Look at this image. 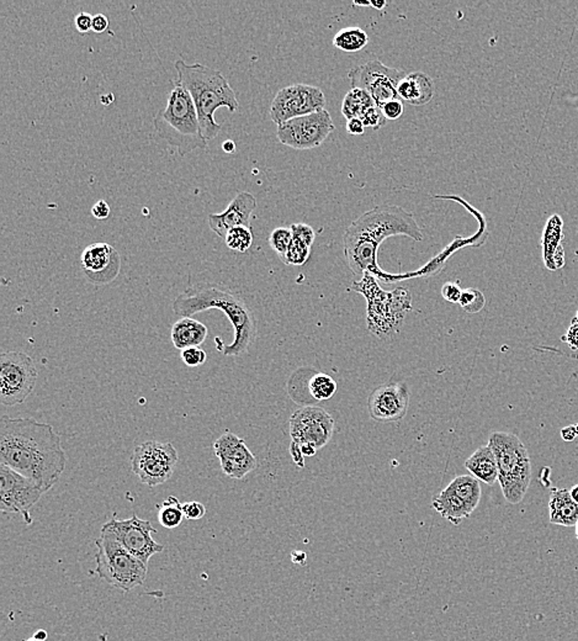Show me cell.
I'll return each mask as SVG.
<instances>
[{
  "mask_svg": "<svg viewBox=\"0 0 578 641\" xmlns=\"http://www.w3.org/2000/svg\"><path fill=\"white\" fill-rule=\"evenodd\" d=\"M67 455L54 427L34 418L0 420V464L50 491L64 474Z\"/></svg>",
  "mask_w": 578,
  "mask_h": 641,
  "instance_id": "1",
  "label": "cell"
},
{
  "mask_svg": "<svg viewBox=\"0 0 578 641\" xmlns=\"http://www.w3.org/2000/svg\"><path fill=\"white\" fill-rule=\"evenodd\" d=\"M406 236L416 242L423 240V232L411 213L396 205H379L362 213L344 232V254L349 269L357 276L364 274L386 281L377 264L380 244L389 237Z\"/></svg>",
  "mask_w": 578,
  "mask_h": 641,
  "instance_id": "2",
  "label": "cell"
},
{
  "mask_svg": "<svg viewBox=\"0 0 578 641\" xmlns=\"http://www.w3.org/2000/svg\"><path fill=\"white\" fill-rule=\"evenodd\" d=\"M173 312L176 316L190 317L195 313L220 310L230 320L235 330L232 343L225 345L221 338H215L220 352L226 357H242L248 352L257 338V320L244 298L225 285L198 283L186 288L173 301Z\"/></svg>",
  "mask_w": 578,
  "mask_h": 641,
  "instance_id": "3",
  "label": "cell"
},
{
  "mask_svg": "<svg viewBox=\"0 0 578 641\" xmlns=\"http://www.w3.org/2000/svg\"><path fill=\"white\" fill-rule=\"evenodd\" d=\"M174 67L178 72L176 83L184 86L194 100L205 140H213L222 128L215 120L217 110L227 108L230 113H235L240 108L233 88L220 71L208 66L188 64L178 59Z\"/></svg>",
  "mask_w": 578,
  "mask_h": 641,
  "instance_id": "4",
  "label": "cell"
},
{
  "mask_svg": "<svg viewBox=\"0 0 578 641\" xmlns=\"http://www.w3.org/2000/svg\"><path fill=\"white\" fill-rule=\"evenodd\" d=\"M153 126L159 137L174 147L181 157L196 149L208 148L194 100L176 81L166 108L153 118Z\"/></svg>",
  "mask_w": 578,
  "mask_h": 641,
  "instance_id": "5",
  "label": "cell"
},
{
  "mask_svg": "<svg viewBox=\"0 0 578 641\" xmlns=\"http://www.w3.org/2000/svg\"><path fill=\"white\" fill-rule=\"evenodd\" d=\"M349 290L364 295L366 298L367 330L377 338L395 337L402 327L407 313L412 310L411 293L405 288L385 291L371 274H364L360 281L353 283Z\"/></svg>",
  "mask_w": 578,
  "mask_h": 641,
  "instance_id": "6",
  "label": "cell"
},
{
  "mask_svg": "<svg viewBox=\"0 0 578 641\" xmlns=\"http://www.w3.org/2000/svg\"><path fill=\"white\" fill-rule=\"evenodd\" d=\"M498 465V483L507 502L518 505L524 500L532 480L528 449L515 434L495 432L488 439Z\"/></svg>",
  "mask_w": 578,
  "mask_h": 641,
  "instance_id": "7",
  "label": "cell"
},
{
  "mask_svg": "<svg viewBox=\"0 0 578 641\" xmlns=\"http://www.w3.org/2000/svg\"><path fill=\"white\" fill-rule=\"evenodd\" d=\"M96 547L95 572L100 580L122 592H130L143 585L148 566L122 547L113 532L103 527L96 539Z\"/></svg>",
  "mask_w": 578,
  "mask_h": 641,
  "instance_id": "8",
  "label": "cell"
},
{
  "mask_svg": "<svg viewBox=\"0 0 578 641\" xmlns=\"http://www.w3.org/2000/svg\"><path fill=\"white\" fill-rule=\"evenodd\" d=\"M35 361L24 352H5L0 355V402L16 406L26 401L36 385Z\"/></svg>",
  "mask_w": 578,
  "mask_h": 641,
  "instance_id": "9",
  "label": "cell"
},
{
  "mask_svg": "<svg viewBox=\"0 0 578 641\" xmlns=\"http://www.w3.org/2000/svg\"><path fill=\"white\" fill-rule=\"evenodd\" d=\"M178 460L179 455L172 443L148 440L135 448L131 468L141 483L156 488L172 478Z\"/></svg>",
  "mask_w": 578,
  "mask_h": 641,
  "instance_id": "10",
  "label": "cell"
},
{
  "mask_svg": "<svg viewBox=\"0 0 578 641\" xmlns=\"http://www.w3.org/2000/svg\"><path fill=\"white\" fill-rule=\"evenodd\" d=\"M406 76L397 68L385 66L379 59L354 67L348 73L352 89L367 91L380 108L391 100L400 99L397 86Z\"/></svg>",
  "mask_w": 578,
  "mask_h": 641,
  "instance_id": "11",
  "label": "cell"
},
{
  "mask_svg": "<svg viewBox=\"0 0 578 641\" xmlns=\"http://www.w3.org/2000/svg\"><path fill=\"white\" fill-rule=\"evenodd\" d=\"M335 128L330 111L325 108L281 123L276 136L280 143L290 148L312 149L320 147Z\"/></svg>",
  "mask_w": 578,
  "mask_h": 641,
  "instance_id": "12",
  "label": "cell"
},
{
  "mask_svg": "<svg viewBox=\"0 0 578 641\" xmlns=\"http://www.w3.org/2000/svg\"><path fill=\"white\" fill-rule=\"evenodd\" d=\"M325 93L318 86L293 84L278 91L270 106L271 121L279 126L293 118L325 110Z\"/></svg>",
  "mask_w": 578,
  "mask_h": 641,
  "instance_id": "13",
  "label": "cell"
},
{
  "mask_svg": "<svg viewBox=\"0 0 578 641\" xmlns=\"http://www.w3.org/2000/svg\"><path fill=\"white\" fill-rule=\"evenodd\" d=\"M47 493L39 483L0 464V510L20 513L26 524L32 523L30 510Z\"/></svg>",
  "mask_w": 578,
  "mask_h": 641,
  "instance_id": "14",
  "label": "cell"
},
{
  "mask_svg": "<svg viewBox=\"0 0 578 641\" xmlns=\"http://www.w3.org/2000/svg\"><path fill=\"white\" fill-rule=\"evenodd\" d=\"M335 425L332 415L321 407H301L290 417V435L298 447L311 445L320 450L330 442Z\"/></svg>",
  "mask_w": 578,
  "mask_h": 641,
  "instance_id": "15",
  "label": "cell"
},
{
  "mask_svg": "<svg viewBox=\"0 0 578 641\" xmlns=\"http://www.w3.org/2000/svg\"><path fill=\"white\" fill-rule=\"evenodd\" d=\"M113 532L122 547L132 555L140 559L143 564L148 565L152 556L162 552L164 547L154 540L152 534L157 533L156 528L148 520H141L137 515H132L128 520H118L113 517L103 525Z\"/></svg>",
  "mask_w": 578,
  "mask_h": 641,
  "instance_id": "16",
  "label": "cell"
},
{
  "mask_svg": "<svg viewBox=\"0 0 578 641\" xmlns=\"http://www.w3.org/2000/svg\"><path fill=\"white\" fill-rule=\"evenodd\" d=\"M221 469L230 479L240 480L257 469L258 460L243 439L232 432H225L213 443Z\"/></svg>",
  "mask_w": 578,
  "mask_h": 641,
  "instance_id": "17",
  "label": "cell"
},
{
  "mask_svg": "<svg viewBox=\"0 0 578 641\" xmlns=\"http://www.w3.org/2000/svg\"><path fill=\"white\" fill-rule=\"evenodd\" d=\"M81 266L86 279L93 284H110L120 273L121 257L113 246L98 242L83 251Z\"/></svg>",
  "mask_w": 578,
  "mask_h": 641,
  "instance_id": "18",
  "label": "cell"
},
{
  "mask_svg": "<svg viewBox=\"0 0 578 641\" xmlns=\"http://www.w3.org/2000/svg\"><path fill=\"white\" fill-rule=\"evenodd\" d=\"M410 393L406 385L384 384L376 388L369 398L367 408L372 420L382 423L398 422L406 415Z\"/></svg>",
  "mask_w": 578,
  "mask_h": 641,
  "instance_id": "19",
  "label": "cell"
},
{
  "mask_svg": "<svg viewBox=\"0 0 578 641\" xmlns=\"http://www.w3.org/2000/svg\"><path fill=\"white\" fill-rule=\"evenodd\" d=\"M257 208V200L254 195L247 191H242L235 195L227 208L221 213H213L208 216V226L220 236L221 238H226L227 233L235 227H249L250 228V218L253 211Z\"/></svg>",
  "mask_w": 578,
  "mask_h": 641,
  "instance_id": "20",
  "label": "cell"
},
{
  "mask_svg": "<svg viewBox=\"0 0 578 641\" xmlns=\"http://www.w3.org/2000/svg\"><path fill=\"white\" fill-rule=\"evenodd\" d=\"M564 240V221L559 215H552L547 220L542 232V259L549 271H557L565 266V251L562 247Z\"/></svg>",
  "mask_w": 578,
  "mask_h": 641,
  "instance_id": "21",
  "label": "cell"
},
{
  "mask_svg": "<svg viewBox=\"0 0 578 641\" xmlns=\"http://www.w3.org/2000/svg\"><path fill=\"white\" fill-rule=\"evenodd\" d=\"M435 84L432 77L423 72H412L403 78L397 86L400 99L415 106L428 104L433 99Z\"/></svg>",
  "mask_w": 578,
  "mask_h": 641,
  "instance_id": "22",
  "label": "cell"
},
{
  "mask_svg": "<svg viewBox=\"0 0 578 641\" xmlns=\"http://www.w3.org/2000/svg\"><path fill=\"white\" fill-rule=\"evenodd\" d=\"M549 520L562 527H574L577 523L578 505L567 488H554L550 493Z\"/></svg>",
  "mask_w": 578,
  "mask_h": 641,
  "instance_id": "23",
  "label": "cell"
},
{
  "mask_svg": "<svg viewBox=\"0 0 578 641\" xmlns=\"http://www.w3.org/2000/svg\"><path fill=\"white\" fill-rule=\"evenodd\" d=\"M208 330L200 320L191 317H183L172 327V342L179 350L186 348L199 347L208 338Z\"/></svg>",
  "mask_w": 578,
  "mask_h": 641,
  "instance_id": "24",
  "label": "cell"
},
{
  "mask_svg": "<svg viewBox=\"0 0 578 641\" xmlns=\"http://www.w3.org/2000/svg\"><path fill=\"white\" fill-rule=\"evenodd\" d=\"M466 469L470 474L482 483L492 486L498 481V465L496 456L490 444L479 448L465 461Z\"/></svg>",
  "mask_w": 578,
  "mask_h": 641,
  "instance_id": "25",
  "label": "cell"
},
{
  "mask_svg": "<svg viewBox=\"0 0 578 641\" xmlns=\"http://www.w3.org/2000/svg\"><path fill=\"white\" fill-rule=\"evenodd\" d=\"M432 506L439 515L454 525H459L472 513L470 507L467 506L465 501L460 496H457L449 486L444 488L438 497L434 498Z\"/></svg>",
  "mask_w": 578,
  "mask_h": 641,
  "instance_id": "26",
  "label": "cell"
},
{
  "mask_svg": "<svg viewBox=\"0 0 578 641\" xmlns=\"http://www.w3.org/2000/svg\"><path fill=\"white\" fill-rule=\"evenodd\" d=\"M447 486L465 501L466 505L470 507L472 512L479 507L482 490H481L479 480L474 478L472 475L457 476Z\"/></svg>",
  "mask_w": 578,
  "mask_h": 641,
  "instance_id": "27",
  "label": "cell"
},
{
  "mask_svg": "<svg viewBox=\"0 0 578 641\" xmlns=\"http://www.w3.org/2000/svg\"><path fill=\"white\" fill-rule=\"evenodd\" d=\"M375 105V101L367 91H362V89H352L348 94L344 96L343 103H342V113L347 120L360 118L369 108Z\"/></svg>",
  "mask_w": 578,
  "mask_h": 641,
  "instance_id": "28",
  "label": "cell"
},
{
  "mask_svg": "<svg viewBox=\"0 0 578 641\" xmlns=\"http://www.w3.org/2000/svg\"><path fill=\"white\" fill-rule=\"evenodd\" d=\"M369 44V36L360 27H344L333 37V45L348 54L359 52Z\"/></svg>",
  "mask_w": 578,
  "mask_h": 641,
  "instance_id": "29",
  "label": "cell"
},
{
  "mask_svg": "<svg viewBox=\"0 0 578 641\" xmlns=\"http://www.w3.org/2000/svg\"><path fill=\"white\" fill-rule=\"evenodd\" d=\"M158 508V520L162 527L174 529L181 525L184 517L183 505L176 496H169L157 506Z\"/></svg>",
  "mask_w": 578,
  "mask_h": 641,
  "instance_id": "30",
  "label": "cell"
},
{
  "mask_svg": "<svg viewBox=\"0 0 578 641\" xmlns=\"http://www.w3.org/2000/svg\"><path fill=\"white\" fill-rule=\"evenodd\" d=\"M337 383L330 378V375L318 373L312 376L308 381V391L312 398L317 401H325L335 396L337 391Z\"/></svg>",
  "mask_w": 578,
  "mask_h": 641,
  "instance_id": "31",
  "label": "cell"
},
{
  "mask_svg": "<svg viewBox=\"0 0 578 641\" xmlns=\"http://www.w3.org/2000/svg\"><path fill=\"white\" fill-rule=\"evenodd\" d=\"M225 243L230 251L240 253L247 252L253 243V233L249 227H235L227 233Z\"/></svg>",
  "mask_w": 578,
  "mask_h": 641,
  "instance_id": "32",
  "label": "cell"
},
{
  "mask_svg": "<svg viewBox=\"0 0 578 641\" xmlns=\"http://www.w3.org/2000/svg\"><path fill=\"white\" fill-rule=\"evenodd\" d=\"M310 253H311V246L293 238L288 252L281 261L291 267H300L308 262Z\"/></svg>",
  "mask_w": 578,
  "mask_h": 641,
  "instance_id": "33",
  "label": "cell"
},
{
  "mask_svg": "<svg viewBox=\"0 0 578 641\" xmlns=\"http://www.w3.org/2000/svg\"><path fill=\"white\" fill-rule=\"evenodd\" d=\"M459 305L467 313H479L480 311L484 310L486 298L480 290L469 288V289L462 290Z\"/></svg>",
  "mask_w": 578,
  "mask_h": 641,
  "instance_id": "34",
  "label": "cell"
},
{
  "mask_svg": "<svg viewBox=\"0 0 578 641\" xmlns=\"http://www.w3.org/2000/svg\"><path fill=\"white\" fill-rule=\"evenodd\" d=\"M293 242V232L288 227H278L273 231L269 237V244L271 249L275 252L280 259L284 258L285 254L289 249L290 244Z\"/></svg>",
  "mask_w": 578,
  "mask_h": 641,
  "instance_id": "35",
  "label": "cell"
},
{
  "mask_svg": "<svg viewBox=\"0 0 578 641\" xmlns=\"http://www.w3.org/2000/svg\"><path fill=\"white\" fill-rule=\"evenodd\" d=\"M181 359L190 368L203 365L208 360V354L200 347L186 348L181 350Z\"/></svg>",
  "mask_w": 578,
  "mask_h": 641,
  "instance_id": "36",
  "label": "cell"
},
{
  "mask_svg": "<svg viewBox=\"0 0 578 641\" xmlns=\"http://www.w3.org/2000/svg\"><path fill=\"white\" fill-rule=\"evenodd\" d=\"M362 123L365 125V127H370L372 130H379L380 127L384 126L385 123H386V118H385L384 113L381 111V108L379 106H372V108H369L367 111H366L364 115H362Z\"/></svg>",
  "mask_w": 578,
  "mask_h": 641,
  "instance_id": "37",
  "label": "cell"
},
{
  "mask_svg": "<svg viewBox=\"0 0 578 641\" xmlns=\"http://www.w3.org/2000/svg\"><path fill=\"white\" fill-rule=\"evenodd\" d=\"M290 230L293 232V238L301 241L308 246H312L313 241L316 238V232L306 223H293L290 226Z\"/></svg>",
  "mask_w": 578,
  "mask_h": 641,
  "instance_id": "38",
  "label": "cell"
},
{
  "mask_svg": "<svg viewBox=\"0 0 578 641\" xmlns=\"http://www.w3.org/2000/svg\"><path fill=\"white\" fill-rule=\"evenodd\" d=\"M183 512H184V517L186 520H201L203 515H206V507L203 506L201 502H186L183 505Z\"/></svg>",
  "mask_w": 578,
  "mask_h": 641,
  "instance_id": "39",
  "label": "cell"
},
{
  "mask_svg": "<svg viewBox=\"0 0 578 641\" xmlns=\"http://www.w3.org/2000/svg\"><path fill=\"white\" fill-rule=\"evenodd\" d=\"M461 295H462V289L457 281H449L445 283L442 288V296L444 300H447L449 303H459Z\"/></svg>",
  "mask_w": 578,
  "mask_h": 641,
  "instance_id": "40",
  "label": "cell"
},
{
  "mask_svg": "<svg viewBox=\"0 0 578 641\" xmlns=\"http://www.w3.org/2000/svg\"><path fill=\"white\" fill-rule=\"evenodd\" d=\"M381 111L384 113L386 120H397L402 116L403 111H405L402 100H391L381 108Z\"/></svg>",
  "mask_w": 578,
  "mask_h": 641,
  "instance_id": "41",
  "label": "cell"
},
{
  "mask_svg": "<svg viewBox=\"0 0 578 641\" xmlns=\"http://www.w3.org/2000/svg\"><path fill=\"white\" fill-rule=\"evenodd\" d=\"M74 25L81 34L93 31V15L81 11L74 18Z\"/></svg>",
  "mask_w": 578,
  "mask_h": 641,
  "instance_id": "42",
  "label": "cell"
},
{
  "mask_svg": "<svg viewBox=\"0 0 578 641\" xmlns=\"http://www.w3.org/2000/svg\"><path fill=\"white\" fill-rule=\"evenodd\" d=\"M562 340L566 342L572 350H578V320L576 318L571 322V325L565 335L562 337Z\"/></svg>",
  "mask_w": 578,
  "mask_h": 641,
  "instance_id": "43",
  "label": "cell"
},
{
  "mask_svg": "<svg viewBox=\"0 0 578 641\" xmlns=\"http://www.w3.org/2000/svg\"><path fill=\"white\" fill-rule=\"evenodd\" d=\"M110 213H111V210H110V206H108V203L105 200L96 201L93 205V208H91V215L96 220H106L110 216Z\"/></svg>",
  "mask_w": 578,
  "mask_h": 641,
  "instance_id": "44",
  "label": "cell"
},
{
  "mask_svg": "<svg viewBox=\"0 0 578 641\" xmlns=\"http://www.w3.org/2000/svg\"><path fill=\"white\" fill-rule=\"evenodd\" d=\"M108 24L110 21L104 14H96L93 16V31L95 34H103L108 30Z\"/></svg>",
  "mask_w": 578,
  "mask_h": 641,
  "instance_id": "45",
  "label": "cell"
},
{
  "mask_svg": "<svg viewBox=\"0 0 578 641\" xmlns=\"http://www.w3.org/2000/svg\"><path fill=\"white\" fill-rule=\"evenodd\" d=\"M365 125L360 118H350L347 120V131L350 135L360 136L365 132Z\"/></svg>",
  "mask_w": 578,
  "mask_h": 641,
  "instance_id": "46",
  "label": "cell"
},
{
  "mask_svg": "<svg viewBox=\"0 0 578 641\" xmlns=\"http://www.w3.org/2000/svg\"><path fill=\"white\" fill-rule=\"evenodd\" d=\"M577 435L578 432L577 428H576V425H569V427H565V428L561 429V437H562V439H564L565 442H572Z\"/></svg>",
  "mask_w": 578,
  "mask_h": 641,
  "instance_id": "47",
  "label": "cell"
},
{
  "mask_svg": "<svg viewBox=\"0 0 578 641\" xmlns=\"http://www.w3.org/2000/svg\"><path fill=\"white\" fill-rule=\"evenodd\" d=\"M290 453L293 454V458H294L295 463L298 464V465L303 466V463H305V456L301 454V450H300V448L293 443L291 444V447H290Z\"/></svg>",
  "mask_w": 578,
  "mask_h": 641,
  "instance_id": "48",
  "label": "cell"
},
{
  "mask_svg": "<svg viewBox=\"0 0 578 641\" xmlns=\"http://www.w3.org/2000/svg\"><path fill=\"white\" fill-rule=\"evenodd\" d=\"M222 149H223V152L227 154L235 153V143L232 140H226L223 143H222Z\"/></svg>",
  "mask_w": 578,
  "mask_h": 641,
  "instance_id": "49",
  "label": "cell"
},
{
  "mask_svg": "<svg viewBox=\"0 0 578 641\" xmlns=\"http://www.w3.org/2000/svg\"><path fill=\"white\" fill-rule=\"evenodd\" d=\"M34 637L37 639V640L46 641L47 640V637H49V634L44 629H39L35 634H34Z\"/></svg>",
  "mask_w": 578,
  "mask_h": 641,
  "instance_id": "50",
  "label": "cell"
},
{
  "mask_svg": "<svg viewBox=\"0 0 578 641\" xmlns=\"http://www.w3.org/2000/svg\"><path fill=\"white\" fill-rule=\"evenodd\" d=\"M371 6L376 10H384L387 6V3L384 0H377V1H370Z\"/></svg>",
  "mask_w": 578,
  "mask_h": 641,
  "instance_id": "51",
  "label": "cell"
},
{
  "mask_svg": "<svg viewBox=\"0 0 578 641\" xmlns=\"http://www.w3.org/2000/svg\"><path fill=\"white\" fill-rule=\"evenodd\" d=\"M569 493H571V497H572V500H574L576 503L578 505V483L577 485H574V488L569 490Z\"/></svg>",
  "mask_w": 578,
  "mask_h": 641,
  "instance_id": "52",
  "label": "cell"
},
{
  "mask_svg": "<svg viewBox=\"0 0 578 641\" xmlns=\"http://www.w3.org/2000/svg\"><path fill=\"white\" fill-rule=\"evenodd\" d=\"M353 4L358 5V6H371L370 1H354Z\"/></svg>",
  "mask_w": 578,
  "mask_h": 641,
  "instance_id": "53",
  "label": "cell"
},
{
  "mask_svg": "<svg viewBox=\"0 0 578 641\" xmlns=\"http://www.w3.org/2000/svg\"><path fill=\"white\" fill-rule=\"evenodd\" d=\"M574 527H576V537H577L578 540V522L577 523H576V525H574Z\"/></svg>",
  "mask_w": 578,
  "mask_h": 641,
  "instance_id": "54",
  "label": "cell"
},
{
  "mask_svg": "<svg viewBox=\"0 0 578 641\" xmlns=\"http://www.w3.org/2000/svg\"><path fill=\"white\" fill-rule=\"evenodd\" d=\"M26 641H41V640H37V639H35V637H30V639H27Z\"/></svg>",
  "mask_w": 578,
  "mask_h": 641,
  "instance_id": "55",
  "label": "cell"
},
{
  "mask_svg": "<svg viewBox=\"0 0 578 641\" xmlns=\"http://www.w3.org/2000/svg\"><path fill=\"white\" fill-rule=\"evenodd\" d=\"M574 318L578 320V311L576 312V317H574Z\"/></svg>",
  "mask_w": 578,
  "mask_h": 641,
  "instance_id": "56",
  "label": "cell"
},
{
  "mask_svg": "<svg viewBox=\"0 0 578 641\" xmlns=\"http://www.w3.org/2000/svg\"><path fill=\"white\" fill-rule=\"evenodd\" d=\"M576 428H577V432H578V423H577V425H576Z\"/></svg>",
  "mask_w": 578,
  "mask_h": 641,
  "instance_id": "57",
  "label": "cell"
}]
</instances>
